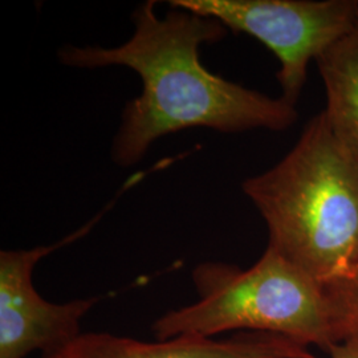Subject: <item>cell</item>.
I'll return each mask as SVG.
<instances>
[{
	"instance_id": "9",
	"label": "cell",
	"mask_w": 358,
	"mask_h": 358,
	"mask_svg": "<svg viewBox=\"0 0 358 358\" xmlns=\"http://www.w3.org/2000/svg\"><path fill=\"white\" fill-rule=\"evenodd\" d=\"M328 353L332 358H358V340H346L333 345Z\"/></svg>"
},
{
	"instance_id": "2",
	"label": "cell",
	"mask_w": 358,
	"mask_h": 358,
	"mask_svg": "<svg viewBox=\"0 0 358 358\" xmlns=\"http://www.w3.org/2000/svg\"><path fill=\"white\" fill-rule=\"evenodd\" d=\"M268 245L324 284L358 264V145L322 110L292 150L242 185Z\"/></svg>"
},
{
	"instance_id": "1",
	"label": "cell",
	"mask_w": 358,
	"mask_h": 358,
	"mask_svg": "<svg viewBox=\"0 0 358 358\" xmlns=\"http://www.w3.org/2000/svg\"><path fill=\"white\" fill-rule=\"evenodd\" d=\"M155 4L148 0L134 10V34L122 45H69L59 52L60 62L72 68L121 65L141 77V94L125 105L112 145L118 166L137 164L158 138L185 129L242 133L294 125L296 105L244 88L202 64L201 47L227 35L220 22L173 7L159 17Z\"/></svg>"
},
{
	"instance_id": "7",
	"label": "cell",
	"mask_w": 358,
	"mask_h": 358,
	"mask_svg": "<svg viewBox=\"0 0 358 358\" xmlns=\"http://www.w3.org/2000/svg\"><path fill=\"white\" fill-rule=\"evenodd\" d=\"M325 94V113L358 145V23L316 60Z\"/></svg>"
},
{
	"instance_id": "4",
	"label": "cell",
	"mask_w": 358,
	"mask_h": 358,
	"mask_svg": "<svg viewBox=\"0 0 358 358\" xmlns=\"http://www.w3.org/2000/svg\"><path fill=\"white\" fill-rule=\"evenodd\" d=\"M182 8L213 17L247 34L279 60L276 78L292 105L307 83L308 66L358 23L357 0H173Z\"/></svg>"
},
{
	"instance_id": "6",
	"label": "cell",
	"mask_w": 358,
	"mask_h": 358,
	"mask_svg": "<svg viewBox=\"0 0 358 358\" xmlns=\"http://www.w3.org/2000/svg\"><path fill=\"white\" fill-rule=\"evenodd\" d=\"M41 358H315L308 346L273 333L239 332L230 337L179 336L141 341L106 332L78 334Z\"/></svg>"
},
{
	"instance_id": "8",
	"label": "cell",
	"mask_w": 358,
	"mask_h": 358,
	"mask_svg": "<svg viewBox=\"0 0 358 358\" xmlns=\"http://www.w3.org/2000/svg\"><path fill=\"white\" fill-rule=\"evenodd\" d=\"M338 343L358 340V264L344 275L324 282Z\"/></svg>"
},
{
	"instance_id": "3",
	"label": "cell",
	"mask_w": 358,
	"mask_h": 358,
	"mask_svg": "<svg viewBox=\"0 0 358 358\" xmlns=\"http://www.w3.org/2000/svg\"><path fill=\"white\" fill-rule=\"evenodd\" d=\"M192 276L198 300L154 321L155 340L239 331L273 333L327 352L338 344L322 284L271 247L251 268L203 262Z\"/></svg>"
},
{
	"instance_id": "5",
	"label": "cell",
	"mask_w": 358,
	"mask_h": 358,
	"mask_svg": "<svg viewBox=\"0 0 358 358\" xmlns=\"http://www.w3.org/2000/svg\"><path fill=\"white\" fill-rule=\"evenodd\" d=\"M97 220L53 245L0 252V358H24L36 350L45 356L83 333L81 321L101 297L47 301L35 289L32 273L40 259L84 236Z\"/></svg>"
}]
</instances>
